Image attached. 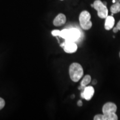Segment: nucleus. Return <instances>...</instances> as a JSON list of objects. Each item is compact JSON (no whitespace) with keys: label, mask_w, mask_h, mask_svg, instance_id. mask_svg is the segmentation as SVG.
Instances as JSON below:
<instances>
[{"label":"nucleus","mask_w":120,"mask_h":120,"mask_svg":"<svg viewBox=\"0 0 120 120\" xmlns=\"http://www.w3.org/2000/svg\"><path fill=\"white\" fill-rule=\"evenodd\" d=\"M81 36V32L76 28H65L61 31L60 36L66 41L76 42Z\"/></svg>","instance_id":"f257e3e1"},{"label":"nucleus","mask_w":120,"mask_h":120,"mask_svg":"<svg viewBox=\"0 0 120 120\" xmlns=\"http://www.w3.org/2000/svg\"><path fill=\"white\" fill-rule=\"evenodd\" d=\"M69 74L72 81L78 82L83 75V68L80 64L73 63L69 68Z\"/></svg>","instance_id":"f03ea898"},{"label":"nucleus","mask_w":120,"mask_h":120,"mask_svg":"<svg viewBox=\"0 0 120 120\" xmlns=\"http://www.w3.org/2000/svg\"><path fill=\"white\" fill-rule=\"evenodd\" d=\"M79 21L82 29L88 30L92 27V23L91 21V15L88 11H83L80 13Z\"/></svg>","instance_id":"7ed1b4c3"},{"label":"nucleus","mask_w":120,"mask_h":120,"mask_svg":"<svg viewBox=\"0 0 120 120\" xmlns=\"http://www.w3.org/2000/svg\"><path fill=\"white\" fill-rule=\"evenodd\" d=\"M94 8L97 11V15L101 19H106L108 16V9L106 5L100 0H96L94 2Z\"/></svg>","instance_id":"20e7f679"},{"label":"nucleus","mask_w":120,"mask_h":120,"mask_svg":"<svg viewBox=\"0 0 120 120\" xmlns=\"http://www.w3.org/2000/svg\"><path fill=\"white\" fill-rule=\"evenodd\" d=\"M94 93V88L92 86L85 87L83 91L81 94L82 98L85 99L87 101H89L92 98Z\"/></svg>","instance_id":"39448f33"},{"label":"nucleus","mask_w":120,"mask_h":120,"mask_svg":"<svg viewBox=\"0 0 120 120\" xmlns=\"http://www.w3.org/2000/svg\"><path fill=\"white\" fill-rule=\"evenodd\" d=\"M64 52L68 53H74L77 51V45L75 42L64 41V45L63 47Z\"/></svg>","instance_id":"423d86ee"},{"label":"nucleus","mask_w":120,"mask_h":120,"mask_svg":"<svg viewBox=\"0 0 120 120\" xmlns=\"http://www.w3.org/2000/svg\"><path fill=\"white\" fill-rule=\"evenodd\" d=\"M116 105L112 102H107L105 103L102 107V112L103 114L116 113Z\"/></svg>","instance_id":"0eeeda50"},{"label":"nucleus","mask_w":120,"mask_h":120,"mask_svg":"<svg viewBox=\"0 0 120 120\" xmlns=\"http://www.w3.org/2000/svg\"><path fill=\"white\" fill-rule=\"evenodd\" d=\"M66 22V17L63 13L58 14L53 19V23L55 26H60L64 25Z\"/></svg>","instance_id":"6e6552de"},{"label":"nucleus","mask_w":120,"mask_h":120,"mask_svg":"<svg viewBox=\"0 0 120 120\" xmlns=\"http://www.w3.org/2000/svg\"><path fill=\"white\" fill-rule=\"evenodd\" d=\"M115 25V19L112 16H108L105 19V28L106 30H110Z\"/></svg>","instance_id":"1a4fd4ad"},{"label":"nucleus","mask_w":120,"mask_h":120,"mask_svg":"<svg viewBox=\"0 0 120 120\" xmlns=\"http://www.w3.org/2000/svg\"><path fill=\"white\" fill-rule=\"evenodd\" d=\"M103 120H118V117L116 113H109L103 114Z\"/></svg>","instance_id":"9d476101"},{"label":"nucleus","mask_w":120,"mask_h":120,"mask_svg":"<svg viewBox=\"0 0 120 120\" xmlns=\"http://www.w3.org/2000/svg\"><path fill=\"white\" fill-rule=\"evenodd\" d=\"M111 12L112 14L114 13H117L120 12V3L116 2L111 7Z\"/></svg>","instance_id":"9b49d317"},{"label":"nucleus","mask_w":120,"mask_h":120,"mask_svg":"<svg viewBox=\"0 0 120 120\" xmlns=\"http://www.w3.org/2000/svg\"><path fill=\"white\" fill-rule=\"evenodd\" d=\"M91 81V77L90 75H86L82 80L81 85L82 86H86Z\"/></svg>","instance_id":"f8f14e48"},{"label":"nucleus","mask_w":120,"mask_h":120,"mask_svg":"<svg viewBox=\"0 0 120 120\" xmlns=\"http://www.w3.org/2000/svg\"><path fill=\"white\" fill-rule=\"evenodd\" d=\"M51 34L52 36H60V34H61V31L59 30H53L51 32Z\"/></svg>","instance_id":"ddd939ff"},{"label":"nucleus","mask_w":120,"mask_h":120,"mask_svg":"<svg viewBox=\"0 0 120 120\" xmlns=\"http://www.w3.org/2000/svg\"><path fill=\"white\" fill-rule=\"evenodd\" d=\"M94 120H103V115H97L94 116Z\"/></svg>","instance_id":"4468645a"},{"label":"nucleus","mask_w":120,"mask_h":120,"mask_svg":"<svg viewBox=\"0 0 120 120\" xmlns=\"http://www.w3.org/2000/svg\"><path fill=\"white\" fill-rule=\"evenodd\" d=\"M4 105H5V102L4 99L0 97V110L2 109L4 107Z\"/></svg>","instance_id":"2eb2a0df"},{"label":"nucleus","mask_w":120,"mask_h":120,"mask_svg":"<svg viewBox=\"0 0 120 120\" xmlns=\"http://www.w3.org/2000/svg\"><path fill=\"white\" fill-rule=\"evenodd\" d=\"M77 105L79 106H82V102L81 100H79L77 102Z\"/></svg>","instance_id":"dca6fc26"},{"label":"nucleus","mask_w":120,"mask_h":120,"mask_svg":"<svg viewBox=\"0 0 120 120\" xmlns=\"http://www.w3.org/2000/svg\"><path fill=\"white\" fill-rule=\"evenodd\" d=\"M113 32H115V33H117V32H118V31H119V30H118V29L116 27H115V28H113Z\"/></svg>","instance_id":"f3484780"},{"label":"nucleus","mask_w":120,"mask_h":120,"mask_svg":"<svg viewBox=\"0 0 120 120\" xmlns=\"http://www.w3.org/2000/svg\"><path fill=\"white\" fill-rule=\"evenodd\" d=\"M116 27L118 28V30H120V21L118 22L117 24L116 25Z\"/></svg>","instance_id":"a211bd4d"},{"label":"nucleus","mask_w":120,"mask_h":120,"mask_svg":"<svg viewBox=\"0 0 120 120\" xmlns=\"http://www.w3.org/2000/svg\"><path fill=\"white\" fill-rule=\"evenodd\" d=\"M96 83H97V81L96 80V79H94V80H93V81H92L93 85H96Z\"/></svg>","instance_id":"6ab92c4d"},{"label":"nucleus","mask_w":120,"mask_h":120,"mask_svg":"<svg viewBox=\"0 0 120 120\" xmlns=\"http://www.w3.org/2000/svg\"><path fill=\"white\" fill-rule=\"evenodd\" d=\"M116 2H120V0H115V3Z\"/></svg>","instance_id":"aec40b11"},{"label":"nucleus","mask_w":120,"mask_h":120,"mask_svg":"<svg viewBox=\"0 0 120 120\" xmlns=\"http://www.w3.org/2000/svg\"></svg>","instance_id":"412c9836"},{"label":"nucleus","mask_w":120,"mask_h":120,"mask_svg":"<svg viewBox=\"0 0 120 120\" xmlns=\"http://www.w3.org/2000/svg\"><path fill=\"white\" fill-rule=\"evenodd\" d=\"M61 1H62V0H61Z\"/></svg>","instance_id":"4be33fe9"}]
</instances>
